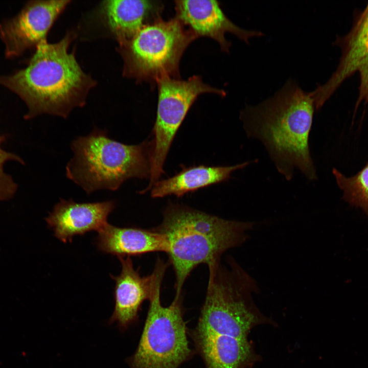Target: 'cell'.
<instances>
[{"label": "cell", "instance_id": "cell-1", "mask_svg": "<svg viewBox=\"0 0 368 368\" xmlns=\"http://www.w3.org/2000/svg\"><path fill=\"white\" fill-rule=\"evenodd\" d=\"M315 109L312 91L289 80L276 93L240 117L247 135L265 146L278 171L290 180L297 169L310 180L316 177L309 147Z\"/></svg>", "mask_w": 368, "mask_h": 368}, {"label": "cell", "instance_id": "cell-2", "mask_svg": "<svg viewBox=\"0 0 368 368\" xmlns=\"http://www.w3.org/2000/svg\"><path fill=\"white\" fill-rule=\"evenodd\" d=\"M74 37L69 32L57 42L43 41L25 68L0 76V85L27 105L25 119L44 113L66 118L74 108L85 105L96 82L83 72L74 54L68 51Z\"/></svg>", "mask_w": 368, "mask_h": 368}, {"label": "cell", "instance_id": "cell-3", "mask_svg": "<svg viewBox=\"0 0 368 368\" xmlns=\"http://www.w3.org/2000/svg\"><path fill=\"white\" fill-rule=\"evenodd\" d=\"M253 222L226 220L190 207L169 204L161 224L153 230L168 242L169 259L175 274L177 295L198 265L220 261L227 250L242 245L254 226Z\"/></svg>", "mask_w": 368, "mask_h": 368}, {"label": "cell", "instance_id": "cell-4", "mask_svg": "<svg viewBox=\"0 0 368 368\" xmlns=\"http://www.w3.org/2000/svg\"><path fill=\"white\" fill-rule=\"evenodd\" d=\"M150 145L147 141L126 145L95 127L72 142L74 155L66 166V177L88 194L102 189L116 191L129 178L150 177Z\"/></svg>", "mask_w": 368, "mask_h": 368}, {"label": "cell", "instance_id": "cell-5", "mask_svg": "<svg viewBox=\"0 0 368 368\" xmlns=\"http://www.w3.org/2000/svg\"><path fill=\"white\" fill-rule=\"evenodd\" d=\"M228 266L220 261L208 266L206 293L195 327L208 331L248 339L252 328L271 323L254 302L259 290L256 281L232 258Z\"/></svg>", "mask_w": 368, "mask_h": 368}, {"label": "cell", "instance_id": "cell-6", "mask_svg": "<svg viewBox=\"0 0 368 368\" xmlns=\"http://www.w3.org/2000/svg\"><path fill=\"white\" fill-rule=\"evenodd\" d=\"M196 38L175 17L167 20L158 18L131 39L119 43L123 74L151 84L165 77L179 79L181 57Z\"/></svg>", "mask_w": 368, "mask_h": 368}, {"label": "cell", "instance_id": "cell-7", "mask_svg": "<svg viewBox=\"0 0 368 368\" xmlns=\"http://www.w3.org/2000/svg\"><path fill=\"white\" fill-rule=\"evenodd\" d=\"M159 281L149 299L142 333L130 368H179L193 355L183 318L181 294L168 306L162 305Z\"/></svg>", "mask_w": 368, "mask_h": 368}, {"label": "cell", "instance_id": "cell-8", "mask_svg": "<svg viewBox=\"0 0 368 368\" xmlns=\"http://www.w3.org/2000/svg\"><path fill=\"white\" fill-rule=\"evenodd\" d=\"M158 102L150 150V182L141 194L151 190L164 172L163 166L173 139L197 97L205 93L225 96V92L204 83L201 77L187 80L163 77L157 81Z\"/></svg>", "mask_w": 368, "mask_h": 368}, {"label": "cell", "instance_id": "cell-9", "mask_svg": "<svg viewBox=\"0 0 368 368\" xmlns=\"http://www.w3.org/2000/svg\"><path fill=\"white\" fill-rule=\"evenodd\" d=\"M70 1H31L15 16L0 23L7 58L19 56L46 41L48 32Z\"/></svg>", "mask_w": 368, "mask_h": 368}, {"label": "cell", "instance_id": "cell-10", "mask_svg": "<svg viewBox=\"0 0 368 368\" xmlns=\"http://www.w3.org/2000/svg\"><path fill=\"white\" fill-rule=\"evenodd\" d=\"M342 56L336 71L328 80L312 91L315 109L318 110L341 84L354 73L360 76L356 107L368 104V4L346 37Z\"/></svg>", "mask_w": 368, "mask_h": 368}, {"label": "cell", "instance_id": "cell-11", "mask_svg": "<svg viewBox=\"0 0 368 368\" xmlns=\"http://www.w3.org/2000/svg\"><path fill=\"white\" fill-rule=\"evenodd\" d=\"M122 265L120 274H110L115 282L114 307L109 323L117 322L122 330L135 323L142 304L150 298L157 283L163 280L167 264L158 258L152 273L145 277L140 275L133 267L130 257H118Z\"/></svg>", "mask_w": 368, "mask_h": 368}, {"label": "cell", "instance_id": "cell-12", "mask_svg": "<svg viewBox=\"0 0 368 368\" xmlns=\"http://www.w3.org/2000/svg\"><path fill=\"white\" fill-rule=\"evenodd\" d=\"M175 17L185 27L188 26L197 38H211L227 53L231 43L225 38L226 33L234 34L247 43L249 39L263 34L261 31L245 30L237 26L226 16L216 1H175Z\"/></svg>", "mask_w": 368, "mask_h": 368}, {"label": "cell", "instance_id": "cell-13", "mask_svg": "<svg viewBox=\"0 0 368 368\" xmlns=\"http://www.w3.org/2000/svg\"><path fill=\"white\" fill-rule=\"evenodd\" d=\"M116 205L113 200L77 203L61 198L45 220L55 237L64 243L71 242L76 235L100 229L108 223Z\"/></svg>", "mask_w": 368, "mask_h": 368}, {"label": "cell", "instance_id": "cell-14", "mask_svg": "<svg viewBox=\"0 0 368 368\" xmlns=\"http://www.w3.org/2000/svg\"><path fill=\"white\" fill-rule=\"evenodd\" d=\"M100 8L104 25L120 43L161 17L164 5L159 1L113 0L103 1Z\"/></svg>", "mask_w": 368, "mask_h": 368}, {"label": "cell", "instance_id": "cell-15", "mask_svg": "<svg viewBox=\"0 0 368 368\" xmlns=\"http://www.w3.org/2000/svg\"><path fill=\"white\" fill-rule=\"evenodd\" d=\"M97 232L96 245L99 250L118 257L168 251L165 235L153 229L119 227L107 223Z\"/></svg>", "mask_w": 368, "mask_h": 368}, {"label": "cell", "instance_id": "cell-16", "mask_svg": "<svg viewBox=\"0 0 368 368\" xmlns=\"http://www.w3.org/2000/svg\"><path fill=\"white\" fill-rule=\"evenodd\" d=\"M250 163L225 167L200 165L185 168L170 178L156 182L151 189V195L153 198L170 195L181 197L187 193L225 181L233 172L244 168Z\"/></svg>", "mask_w": 368, "mask_h": 368}, {"label": "cell", "instance_id": "cell-17", "mask_svg": "<svg viewBox=\"0 0 368 368\" xmlns=\"http://www.w3.org/2000/svg\"><path fill=\"white\" fill-rule=\"evenodd\" d=\"M333 173L343 198L351 204L360 207L368 214V163L356 175L347 177L335 169Z\"/></svg>", "mask_w": 368, "mask_h": 368}, {"label": "cell", "instance_id": "cell-18", "mask_svg": "<svg viewBox=\"0 0 368 368\" xmlns=\"http://www.w3.org/2000/svg\"><path fill=\"white\" fill-rule=\"evenodd\" d=\"M4 137L0 136V201L7 200L14 195L17 185L11 177L4 171L5 163L10 160H14L24 163L22 160L17 155L4 150L1 147Z\"/></svg>", "mask_w": 368, "mask_h": 368}]
</instances>
